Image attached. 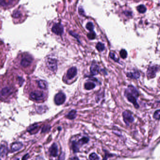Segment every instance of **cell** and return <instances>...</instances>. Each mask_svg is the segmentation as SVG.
<instances>
[{
    "mask_svg": "<svg viewBox=\"0 0 160 160\" xmlns=\"http://www.w3.org/2000/svg\"><path fill=\"white\" fill-rule=\"evenodd\" d=\"M110 57L114 60V61H115L116 62H118L119 61V59H118V58L116 57L115 55L112 52H110Z\"/></svg>",
    "mask_w": 160,
    "mask_h": 160,
    "instance_id": "f546056e",
    "label": "cell"
},
{
    "mask_svg": "<svg viewBox=\"0 0 160 160\" xmlns=\"http://www.w3.org/2000/svg\"><path fill=\"white\" fill-rule=\"evenodd\" d=\"M12 17L14 24H21L27 18V12L25 9L20 6L13 11Z\"/></svg>",
    "mask_w": 160,
    "mask_h": 160,
    "instance_id": "7a4b0ae2",
    "label": "cell"
},
{
    "mask_svg": "<svg viewBox=\"0 0 160 160\" xmlns=\"http://www.w3.org/2000/svg\"><path fill=\"white\" fill-rule=\"evenodd\" d=\"M124 14H125V16H127V17H130L132 15V13L131 11H126L125 12Z\"/></svg>",
    "mask_w": 160,
    "mask_h": 160,
    "instance_id": "d6a6232c",
    "label": "cell"
},
{
    "mask_svg": "<svg viewBox=\"0 0 160 160\" xmlns=\"http://www.w3.org/2000/svg\"><path fill=\"white\" fill-rule=\"evenodd\" d=\"M7 152V149L5 146L2 145L0 147V156L2 157L5 156Z\"/></svg>",
    "mask_w": 160,
    "mask_h": 160,
    "instance_id": "7402d4cb",
    "label": "cell"
},
{
    "mask_svg": "<svg viewBox=\"0 0 160 160\" xmlns=\"http://www.w3.org/2000/svg\"><path fill=\"white\" fill-rule=\"evenodd\" d=\"M30 97L34 100H43L45 97V94L44 93L38 91H35L31 93Z\"/></svg>",
    "mask_w": 160,
    "mask_h": 160,
    "instance_id": "52a82bcc",
    "label": "cell"
},
{
    "mask_svg": "<svg viewBox=\"0 0 160 160\" xmlns=\"http://www.w3.org/2000/svg\"><path fill=\"white\" fill-rule=\"evenodd\" d=\"M85 88L86 90H91L94 89L96 87V85L93 82H87L85 84Z\"/></svg>",
    "mask_w": 160,
    "mask_h": 160,
    "instance_id": "d6986e66",
    "label": "cell"
},
{
    "mask_svg": "<svg viewBox=\"0 0 160 160\" xmlns=\"http://www.w3.org/2000/svg\"><path fill=\"white\" fill-rule=\"evenodd\" d=\"M100 72L99 66L95 63H93L90 67V72L93 76L98 75Z\"/></svg>",
    "mask_w": 160,
    "mask_h": 160,
    "instance_id": "7c38bea8",
    "label": "cell"
},
{
    "mask_svg": "<svg viewBox=\"0 0 160 160\" xmlns=\"http://www.w3.org/2000/svg\"><path fill=\"white\" fill-rule=\"evenodd\" d=\"M47 65L50 70L55 72L57 69V61L54 58H49L48 59Z\"/></svg>",
    "mask_w": 160,
    "mask_h": 160,
    "instance_id": "9c48e42d",
    "label": "cell"
},
{
    "mask_svg": "<svg viewBox=\"0 0 160 160\" xmlns=\"http://www.w3.org/2000/svg\"><path fill=\"white\" fill-rule=\"evenodd\" d=\"M23 147V144L20 142H16L13 144L11 146V150L12 152L17 151L20 150Z\"/></svg>",
    "mask_w": 160,
    "mask_h": 160,
    "instance_id": "9a60e30c",
    "label": "cell"
},
{
    "mask_svg": "<svg viewBox=\"0 0 160 160\" xmlns=\"http://www.w3.org/2000/svg\"><path fill=\"white\" fill-rule=\"evenodd\" d=\"M39 87L43 89H47L48 87V83L45 80H40L38 82Z\"/></svg>",
    "mask_w": 160,
    "mask_h": 160,
    "instance_id": "ffe728a7",
    "label": "cell"
},
{
    "mask_svg": "<svg viewBox=\"0 0 160 160\" xmlns=\"http://www.w3.org/2000/svg\"><path fill=\"white\" fill-rule=\"evenodd\" d=\"M66 100V95L64 93L60 92L55 95L54 101L55 104L61 105L63 104Z\"/></svg>",
    "mask_w": 160,
    "mask_h": 160,
    "instance_id": "ba28073f",
    "label": "cell"
},
{
    "mask_svg": "<svg viewBox=\"0 0 160 160\" xmlns=\"http://www.w3.org/2000/svg\"><path fill=\"white\" fill-rule=\"evenodd\" d=\"M137 10L140 13H144L147 11V8L144 5H140L137 7Z\"/></svg>",
    "mask_w": 160,
    "mask_h": 160,
    "instance_id": "d4e9b609",
    "label": "cell"
},
{
    "mask_svg": "<svg viewBox=\"0 0 160 160\" xmlns=\"http://www.w3.org/2000/svg\"><path fill=\"white\" fill-rule=\"evenodd\" d=\"M52 31L56 35H62L63 33V27L61 24H55L53 26Z\"/></svg>",
    "mask_w": 160,
    "mask_h": 160,
    "instance_id": "30bf717a",
    "label": "cell"
},
{
    "mask_svg": "<svg viewBox=\"0 0 160 160\" xmlns=\"http://www.w3.org/2000/svg\"><path fill=\"white\" fill-rule=\"evenodd\" d=\"M159 70V67L157 65H153L148 67L147 72V75L148 79L155 78L156 74Z\"/></svg>",
    "mask_w": 160,
    "mask_h": 160,
    "instance_id": "5b68a950",
    "label": "cell"
},
{
    "mask_svg": "<svg viewBox=\"0 0 160 160\" xmlns=\"http://www.w3.org/2000/svg\"><path fill=\"white\" fill-rule=\"evenodd\" d=\"M125 95L128 101L133 103L136 108H139L140 106L137 101V99L139 96V93L134 86L132 85H129L127 89L125 90Z\"/></svg>",
    "mask_w": 160,
    "mask_h": 160,
    "instance_id": "6da1fadb",
    "label": "cell"
},
{
    "mask_svg": "<svg viewBox=\"0 0 160 160\" xmlns=\"http://www.w3.org/2000/svg\"><path fill=\"white\" fill-rule=\"evenodd\" d=\"M126 76L128 78H130L132 79H137L140 77V73L139 72L138 70H134V71L132 72L127 73Z\"/></svg>",
    "mask_w": 160,
    "mask_h": 160,
    "instance_id": "5bb4252c",
    "label": "cell"
},
{
    "mask_svg": "<svg viewBox=\"0 0 160 160\" xmlns=\"http://www.w3.org/2000/svg\"><path fill=\"white\" fill-rule=\"evenodd\" d=\"M89 138H87L86 137H84L78 140V144L80 145H83L84 144H87L89 142Z\"/></svg>",
    "mask_w": 160,
    "mask_h": 160,
    "instance_id": "603a6c76",
    "label": "cell"
},
{
    "mask_svg": "<svg viewBox=\"0 0 160 160\" xmlns=\"http://www.w3.org/2000/svg\"><path fill=\"white\" fill-rule=\"evenodd\" d=\"M123 121L126 125L129 126L130 123H132L134 121V118L133 115L129 111H125L123 113Z\"/></svg>",
    "mask_w": 160,
    "mask_h": 160,
    "instance_id": "8992f818",
    "label": "cell"
},
{
    "mask_svg": "<svg viewBox=\"0 0 160 160\" xmlns=\"http://www.w3.org/2000/svg\"><path fill=\"white\" fill-rule=\"evenodd\" d=\"M72 159H78V158H71Z\"/></svg>",
    "mask_w": 160,
    "mask_h": 160,
    "instance_id": "e575fe53",
    "label": "cell"
},
{
    "mask_svg": "<svg viewBox=\"0 0 160 160\" xmlns=\"http://www.w3.org/2000/svg\"><path fill=\"white\" fill-rule=\"evenodd\" d=\"M120 55L123 59H125L127 56V52L125 49H122L120 51Z\"/></svg>",
    "mask_w": 160,
    "mask_h": 160,
    "instance_id": "4316f807",
    "label": "cell"
},
{
    "mask_svg": "<svg viewBox=\"0 0 160 160\" xmlns=\"http://www.w3.org/2000/svg\"><path fill=\"white\" fill-rule=\"evenodd\" d=\"M89 159L90 160H99L100 158L99 157V156H98L97 155H96L95 153H92L90 155H89Z\"/></svg>",
    "mask_w": 160,
    "mask_h": 160,
    "instance_id": "83f0119b",
    "label": "cell"
},
{
    "mask_svg": "<svg viewBox=\"0 0 160 160\" xmlns=\"http://www.w3.org/2000/svg\"><path fill=\"white\" fill-rule=\"evenodd\" d=\"M20 65L24 68L30 66L34 60L33 56L27 53H24L20 55Z\"/></svg>",
    "mask_w": 160,
    "mask_h": 160,
    "instance_id": "3957f363",
    "label": "cell"
},
{
    "mask_svg": "<svg viewBox=\"0 0 160 160\" xmlns=\"http://www.w3.org/2000/svg\"><path fill=\"white\" fill-rule=\"evenodd\" d=\"M39 125L37 124H35L31 126L28 129V132L31 133V134H34L37 133L38 131L39 130Z\"/></svg>",
    "mask_w": 160,
    "mask_h": 160,
    "instance_id": "e0dca14e",
    "label": "cell"
},
{
    "mask_svg": "<svg viewBox=\"0 0 160 160\" xmlns=\"http://www.w3.org/2000/svg\"><path fill=\"white\" fill-rule=\"evenodd\" d=\"M87 36L88 38L90 40H94L96 37V34L94 32H93V31H92L88 33Z\"/></svg>",
    "mask_w": 160,
    "mask_h": 160,
    "instance_id": "f1b7e54d",
    "label": "cell"
},
{
    "mask_svg": "<svg viewBox=\"0 0 160 160\" xmlns=\"http://www.w3.org/2000/svg\"><path fill=\"white\" fill-rule=\"evenodd\" d=\"M12 93V90L10 88L6 87L3 88V89L1 91V94L3 96H7L10 95V94Z\"/></svg>",
    "mask_w": 160,
    "mask_h": 160,
    "instance_id": "ac0fdd59",
    "label": "cell"
},
{
    "mask_svg": "<svg viewBox=\"0 0 160 160\" xmlns=\"http://www.w3.org/2000/svg\"><path fill=\"white\" fill-rule=\"evenodd\" d=\"M160 111L159 110H156L155 112V113H154V115H153L154 118L155 119L159 120V119H160Z\"/></svg>",
    "mask_w": 160,
    "mask_h": 160,
    "instance_id": "4dcf8cb0",
    "label": "cell"
},
{
    "mask_svg": "<svg viewBox=\"0 0 160 160\" xmlns=\"http://www.w3.org/2000/svg\"><path fill=\"white\" fill-rule=\"evenodd\" d=\"M72 149L74 153H77L79 151L78 144L76 141H73L72 142Z\"/></svg>",
    "mask_w": 160,
    "mask_h": 160,
    "instance_id": "44dd1931",
    "label": "cell"
},
{
    "mask_svg": "<svg viewBox=\"0 0 160 160\" xmlns=\"http://www.w3.org/2000/svg\"><path fill=\"white\" fill-rule=\"evenodd\" d=\"M77 74V69L75 67L70 68L68 70L66 78L68 79H72L73 78H75V76Z\"/></svg>",
    "mask_w": 160,
    "mask_h": 160,
    "instance_id": "8fae6325",
    "label": "cell"
},
{
    "mask_svg": "<svg viewBox=\"0 0 160 160\" xmlns=\"http://www.w3.org/2000/svg\"><path fill=\"white\" fill-rule=\"evenodd\" d=\"M77 111L76 110H71L70 112L66 115V117L68 119H70V120L74 119L77 117Z\"/></svg>",
    "mask_w": 160,
    "mask_h": 160,
    "instance_id": "2e32d148",
    "label": "cell"
},
{
    "mask_svg": "<svg viewBox=\"0 0 160 160\" xmlns=\"http://www.w3.org/2000/svg\"><path fill=\"white\" fill-rule=\"evenodd\" d=\"M2 21L1 20H0V31L2 30Z\"/></svg>",
    "mask_w": 160,
    "mask_h": 160,
    "instance_id": "836d02e7",
    "label": "cell"
},
{
    "mask_svg": "<svg viewBox=\"0 0 160 160\" xmlns=\"http://www.w3.org/2000/svg\"><path fill=\"white\" fill-rule=\"evenodd\" d=\"M49 153L51 156L55 157L58 155V147L57 145L55 143H54L52 146L49 148Z\"/></svg>",
    "mask_w": 160,
    "mask_h": 160,
    "instance_id": "4fadbf2b",
    "label": "cell"
},
{
    "mask_svg": "<svg viewBox=\"0 0 160 160\" xmlns=\"http://www.w3.org/2000/svg\"><path fill=\"white\" fill-rule=\"evenodd\" d=\"M96 48L99 52H102L105 49V46L101 42H98L96 45Z\"/></svg>",
    "mask_w": 160,
    "mask_h": 160,
    "instance_id": "cb8c5ba5",
    "label": "cell"
},
{
    "mask_svg": "<svg viewBox=\"0 0 160 160\" xmlns=\"http://www.w3.org/2000/svg\"><path fill=\"white\" fill-rule=\"evenodd\" d=\"M49 130H50V127H49V126H45L43 129L42 132L43 133H45Z\"/></svg>",
    "mask_w": 160,
    "mask_h": 160,
    "instance_id": "1f68e13d",
    "label": "cell"
},
{
    "mask_svg": "<svg viewBox=\"0 0 160 160\" xmlns=\"http://www.w3.org/2000/svg\"><path fill=\"white\" fill-rule=\"evenodd\" d=\"M86 28L88 30L90 31V32H92L93 31L94 25L92 22H88L86 25Z\"/></svg>",
    "mask_w": 160,
    "mask_h": 160,
    "instance_id": "484cf974",
    "label": "cell"
},
{
    "mask_svg": "<svg viewBox=\"0 0 160 160\" xmlns=\"http://www.w3.org/2000/svg\"><path fill=\"white\" fill-rule=\"evenodd\" d=\"M19 0H0V8L3 10H7L14 7Z\"/></svg>",
    "mask_w": 160,
    "mask_h": 160,
    "instance_id": "277c9868",
    "label": "cell"
}]
</instances>
